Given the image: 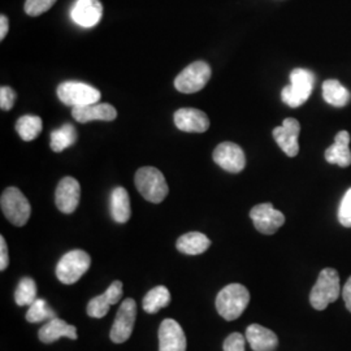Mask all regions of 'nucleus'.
<instances>
[{
	"mask_svg": "<svg viewBox=\"0 0 351 351\" xmlns=\"http://www.w3.org/2000/svg\"><path fill=\"white\" fill-rule=\"evenodd\" d=\"M111 306L112 304L108 301L107 295L103 293L101 295H98V297H95V298H93L91 301L88 302L86 313H88L90 317L101 319V317H104L106 315L108 314Z\"/></svg>",
	"mask_w": 351,
	"mask_h": 351,
	"instance_id": "obj_29",
	"label": "nucleus"
},
{
	"mask_svg": "<svg viewBox=\"0 0 351 351\" xmlns=\"http://www.w3.org/2000/svg\"><path fill=\"white\" fill-rule=\"evenodd\" d=\"M25 317L29 323H40L45 320L55 319L56 314L47 304V302L45 300H37L33 304L29 306Z\"/></svg>",
	"mask_w": 351,
	"mask_h": 351,
	"instance_id": "obj_28",
	"label": "nucleus"
},
{
	"mask_svg": "<svg viewBox=\"0 0 351 351\" xmlns=\"http://www.w3.org/2000/svg\"><path fill=\"white\" fill-rule=\"evenodd\" d=\"M42 119L38 116H32V114H26L17 120L16 123V130L19 133V136L21 138L30 142L37 138L38 136L42 132Z\"/></svg>",
	"mask_w": 351,
	"mask_h": 351,
	"instance_id": "obj_26",
	"label": "nucleus"
},
{
	"mask_svg": "<svg viewBox=\"0 0 351 351\" xmlns=\"http://www.w3.org/2000/svg\"><path fill=\"white\" fill-rule=\"evenodd\" d=\"M350 134L346 130L339 132L335 143L326 151V160L329 164H337L341 168L351 165Z\"/></svg>",
	"mask_w": 351,
	"mask_h": 351,
	"instance_id": "obj_19",
	"label": "nucleus"
},
{
	"mask_svg": "<svg viewBox=\"0 0 351 351\" xmlns=\"http://www.w3.org/2000/svg\"><path fill=\"white\" fill-rule=\"evenodd\" d=\"M90 264L91 258L86 251H69L56 265V276L65 285H72L88 272Z\"/></svg>",
	"mask_w": 351,
	"mask_h": 351,
	"instance_id": "obj_5",
	"label": "nucleus"
},
{
	"mask_svg": "<svg viewBox=\"0 0 351 351\" xmlns=\"http://www.w3.org/2000/svg\"><path fill=\"white\" fill-rule=\"evenodd\" d=\"M104 294L107 295L108 301L111 304L119 303L120 300L123 298V282L121 281H113L110 285V288L104 291Z\"/></svg>",
	"mask_w": 351,
	"mask_h": 351,
	"instance_id": "obj_34",
	"label": "nucleus"
},
{
	"mask_svg": "<svg viewBox=\"0 0 351 351\" xmlns=\"http://www.w3.org/2000/svg\"><path fill=\"white\" fill-rule=\"evenodd\" d=\"M137 319V303L133 298L124 300L116 314L110 337L114 343H124L130 339Z\"/></svg>",
	"mask_w": 351,
	"mask_h": 351,
	"instance_id": "obj_9",
	"label": "nucleus"
},
{
	"mask_svg": "<svg viewBox=\"0 0 351 351\" xmlns=\"http://www.w3.org/2000/svg\"><path fill=\"white\" fill-rule=\"evenodd\" d=\"M110 206H111V216L116 223L124 224L130 219V215H132L130 199L125 189L121 186L113 189Z\"/></svg>",
	"mask_w": 351,
	"mask_h": 351,
	"instance_id": "obj_22",
	"label": "nucleus"
},
{
	"mask_svg": "<svg viewBox=\"0 0 351 351\" xmlns=\"http://www.w3.org/2000/svg\"><path fill=\"white\" fill-rule=\"evenodd\" d=\"M301 133V124L298 120L289 117L285 119L282 125L277 126L274 129V138L277 142V145L281 147L290 158H294L300 152V143H298V137Z\"/></svg>",
	"mask_w": 351,
	"mask_h": 351,
	"instance_id": "obj_12",
	"label": "nucleus"
},
{
	"mask_svg": "<svg viewBox=\"0 0 351 351\" xmlns=\"http://www.w3.org/2000/svg\"><path fill=\"white\" fill-rule=\"evenodd\" d=\"M341 293L339 272L333 268H324L316 280V284L311 290L310 302L317 311H323L326 307L337 301Z\"/></svg>",
	"mask_w": 351,
	"mask_h": 351,
	"instance_id": "obj_3",
	"label": "nucleus"
},
{
	"mask_svg": "<svg viewBox=\"0 0 351 351\" xmlns=\"http://www.w3.org/2000/svg\"><path fill=\"white\" fill-rule=\"evenodd\" d=\"M175 125L186 133H204L210 128V119L197 108H180L175 112Z\"/></svg>",
	"mask_w": 351,
	"mask_h": 351,
	"instance_id": "obj_15",
	"label": "nucleus"
},
{
	"mask_svg": "<svg viewBox=\"0 0 351 351\" xmlns=\"http://www.w3.org/2000/svg\"><path fill=\"white\" fill-rule=\"evenodd\" d=\"M339 224L351 228V188L345 193L339 207Z\"/></svg>",
	"mask_w": 351,
	"mask_h": 351,
	"instance_id": "obj_31",
	"label": "nucleus"
},
{
	"mask_svg": "<svg viewBox=\"0 0 351 351\" xmlns=\"http://www.w3.org/2000/svg\"><path fill=\"white\" fill-rule=\"evenodd\" d=\"M171 303V293L165 287H156L151 289L150 291L145 295L142 307L147 314H156L164 307Z\"/></svg>",
	"mask_w": 351,
	"mask_h": 351,
	"instance_id": "obj_24",
	"label": "nucleus"
},
{
	"mask_svg": "<svg viewBox=\"0 0 351 351\" xmlns=\"http://www.w3.org/2000/svg\"><path fill=\"white\" fill-rule=\"evenodd\" d=\"M211 78V66L206 62H195L176 77L175 88L184 94L198 93Z\"/></svg>",
	"mask_w": 351,
	"mask_h": 351,
	"instance_id": "obj_8",
	"label": "nucleus"
},
{
	"mask_svg": "<svg viewBox=\"0 0 351 351\" xmlns=\"http://www.w3.org/2000/svg\"><path fill=\"white\" fill-rule=\"evenodd\" d=\"M8 19L4 16V14H1V17H0V40H3L5 36H7V33H8Z\"/></svg>",
	"mask_w": 351,
	"mask_h": 351,
	"instance_id": "obj_37",
	"label": "nucleus"
},
{
	"mask_svg": "<svg viewBox=\"0 0 351 351\" xmlns=\"http://www.w3.org/2000/svg\"><path fill=\"white\" fill-rule=\"evenodd\" d=\"M1 211L14 226H24L32 213L30 203L17 188H7L0 198Z\"/></svg>",
	"mask_w": 351,
	"mask_h": 351,
	"instance_id": "obj_6",
	"label": "nucleus"
},
{
	"mask_svg": "<svg viewBox=\"0 0 351 351\" xmlns=\"http://www.w3.org/2000/svg\"><path fill=\"white\" fill-rule=\"evenodd\" d=\"M246 341L254 351H275L278 346L276 335L259 324H251L246 329Z\"/></svg>",
	"mask_w": 351,
	"mask_h": 351,
	"instance_id": "obj_18",
	"label": "nucleus"
},
{
	"mask_svg": "<svg viewBox=\"0 0 351 351\" xmlns=\"http://www.w3.org/2000/svg\"><path fill=\"white\" fill-rule=\"evenodd\" d=\"M10 264L8 258V247L4 237H0V271H5V268Z\"/></svg>",
	"mask_w": 351,
	"mask_h": 351,
	"instance_id": "obj_35",
	"label": "nucleus"
},
{
	"mask_svg": "<svg viewBox=\"0 0 351 351\" xmlns=\"http://www.w3.org/2000/svg\"><path fill=\"white\" fill-rule=\"evenodd\" d=\"M250 302V293L241 284H230L216 297V310L228 322L239 319Z\"/></svg>",
	"mask_w": 351,
	"mask_h": 351,
	"instance_id": "obj_1",
	"label": "nucleus"
},
{
	"mask_svg": "<svg viewBox=\"0 0 351 351\" xmlns=\"http://www.w3.org/2000/svg\"><path fill=\"white\" fill-rule=\"evenodd\" d=\"M245 337L241 333H232L226 337L223 345L224 351H245Z\"/></svg>",
	"mask_w": 351,
	"mask_h": 351,
	"instance_id": "obj_32",
	"label": "nucleus"
},
{
	"mask_svg": "<svg viewBox=\"0 0 351 351\" xmlns=\"http://www.w3.org/2000/svg\"><path fill=\"white\" fill-rule=\"evenodd\" d=\"M213 162L229 173H239L246 167L245 152L237 143L223 142L213 154Z\"/></svg>",
	"mask_w": 351,
	"mask_h": 351,
	"instance_id": "obj_11",
	"label": "nucleus"
},
{
	"mask_svg": "<svg viewBox=\"0 0 351 351\" xmlns=\"http://www.w3.org/2000/svg\"><path fill=\"white\" fill-rule=\"evenodd\" d=\"M103 16V5L99 0H77L71 11V17L77 25L93 27Z\"/></svg>",
	"mask_w": 351,
	"mask_h": 351,
	"instance_id": "obj_17",
	"label": "nucleus"
},
{
	"mask_svg": "<svg viewBox=\"0 0 351 351\" xmlns=\"http://www.w3.org/2000/svg\"><path fill=\"white\" fill-rule=\"evenodd\" d=\"M211 246V241L208 237L199 232H190L177 239L176 247L177 250L186 255H199L208 250Z\"/></svg>",
	"mask_w": 351,
	"mask_h": 351,
	"instance_id": "obj_21",
	"label": "nucleus"
},
{
	"mask_svg": "<svg viewBox=\"0 0 351 351\" xmlns=\"http://www.w3.org/2000/svg\"><path fill=\"white\" fill-rule=\"evenodd\" d=\"M342 297H343V301L346 304V308L351 313V277L342 289Z\"/></svg>",
	"mask_w": 351,
	"mask_h": 351,
	"instance_id": "obj_36",
	"label": "nucleus"
},
{
	"mask_svg": "<svg viewBox=\"0 0 351 351\" xmlns=\"http://www.w3.org/2000/svg\"><path fill=\"white\" fill-rule=\"evenodd\" d=\"M14 101H16V93L13 91V88L8 86H3L0 88V108L3 111L12 110Z\"/></svg>",
	"mask_w": 351,
	"mask_h": 351,
	"instance_id": "obj_33",
	"label": "nucleus"
},
{
	"mask_svg": "<svg viewBox=\"0 0 351 351\" xmlns=\"http://www.w3.org/2000/svg\"><path fill=\"white\" fill-rule=\"evenodd\" d=\"M72 116L81 124L90 121H113L117 117V111L108 103H93L73 107Z\"/></svg>",
	"mask_w": 351,
	"mask_h": 351,
	"instance_id": "obj_16",
	"label": "nucleus"
},
{
	"mask_svg": "<svg viewBox=\"0 0 351 351\" xmlns=\"http://www.w3.org/2000/svg\"><path fill=\"white\" fill-rule=\"evenodd\" d=\"M134 184L141 195L151 203H162L169 191L163 173L154 167L139 168Z\"/></svg>",
	"mask_w": 351,
	"mask_h": 351,
	"instance_id": "obj_2",
	"label": "nucleus"
},
{
	"mask_svg": "<svg viewBox=\"0 0 351 351\" xmlns=\"http://www.w3.org/2000/svg\"><path fill=\"white\" fill-rule=\"evenodd\" d=\"M55 3H56V0H26V14H29L32 17L40 16L42 13L47 12Z\"/></svg>",
	"mask_w": 351,
	"mask_h": 351,
	"instance_id": "obj_30",
	"label": "nucleus"
},
{
	"mask_svg": "<svg viewBox=\"0 0 351 351\" xmlns=\"http://www.w3.org/2000/svg\"><path fill=\"white\" fill-rule=\"evenodd\" d=\"M37 284L33 278L24 277L20 280L16 291L14 301L19 306H30L37 301Z\"/></svg>",
	"mask_w": 351,
	"mask_h": 351,
	"instance_id": "obj_27",
	"label": "nucleus"
},
{
	"mask_svg": "<svg viewBox=\"0 0 351 351\" xmlns=\"http://www.w3.org/2000/svg\"><path fill=\"white\" fill-rule=\"evenodd\" d=\"M78 138L77 130L72 124H64L62 128L53 130L51 133V150L53 152H62V151L75 145Z\"/></svg>",
	"mask_w": 351,
	"mask_h": 351,
	"instance_id": "obj_25",
	"label": "nucleus"
},
{
	"mask_svg": "<svg viewBox=\"0 0 351 351\" xmlns=\"http://www.w3.org/2000/svg\"><path fill=\"white\" fill-rule=\"evenodd\" d=\"M250 217L255 229L267 236L275 234L285 223L284 213L275 210L271 203H262L252 207Z\"/></svg>",
	"mask_w": 351,
	"mask_h": 351,
	"instance_id": "obj_10",
	"label": "nucleus"
},
{
	"mask_svg": "<svg viewBox=\"0 0 351 351\" xmlns=\"http://www.w3.org/2000/svg\"><path fill=\"white\" fill-rule=\"evenodd\" d=\"M314 84L315 75L313 72L303 68H295L290 73V85L282 88V101L291 108L301 107L310 98L314 90Z\"/></svg>",
	"mask_w": 351,
	"mask_h": 351,
	"instance_id": "obj_4",
	"label": "nucleus"
},
{
	"mask_svg": "<svg viewBox=\"0 0 351 351\" xmlns=\"http://www.w3.org/2000/svg\"><path fill=\"white\" fill-rule=\"evenodd\" d=\"M159 351H186V337L173 319H165L159 328Z\"/></svg>",
	"mask_w": 351,
	"mask_h": 351,
	"instance_id": "obj_14",
	"label": "nucleus"
},
{
	"mask_svg": "<svg viewBox=\"0 0 351 351\" xmlns=\"http://www.w3.org/2000/svg\"><path fill=\"white\" fill-rule=\"evenodd\" d=\"M323 98L333 107H345L351 99L350 91L337 80H326L323 84Z\"/></svg>",
	"mask_w": 351,
	"mask_h": 351,
	"instance_id": "obj_23",
	"label": "nucleus"
},
{
	"mask_svg": "<svg viewBox=\"0 0 351 351\" xmlns=\"http://www.w3.org/2000/svg\"><path fill=\"white\" fill-rule=\"evenodd\" d=\"M56 93L64 104L72 107L98 103L101 97V91L98 88L77 81H68L60 84Z\"/></svg>",
	"mask_w": 351,
	"mask_h": 351,
	"instance_id": "obj_7",
	"label": "nucleus"
},
{
	"mask_svg": "<svg viewBox=\"0 0 351 351\" xmlns=\"http://www.w3.org/2000/svg\"><path fill=\"white\" fill-rule=\"evenodd\" d=\"M38 337L43 343H52L62 337L77 339V329L75 326H71L62 319L55 317L39 329Z\"/></svg>",
	"mask_w": 351,
	"mask_h": 351,
	"instance_id": "obj_20",
	"label": "nucleus"
},
{
	"mask_svg": "<svg viewBox=\"0 0 351 351\" xmlns=\"http://www.w3.org/2000/svg\"><path fill=\"white\" fill-rule=\"evenodd\" d=\"M81 197L80 182L73 177H64L55 193L56 207L63 213H73L78 207Z\"/></svg>",
	"mask_w": 351,
	"mask_h": 351,
	"instance_id": "obj_13",
	"label": "nucleus"
}]
</instances>
